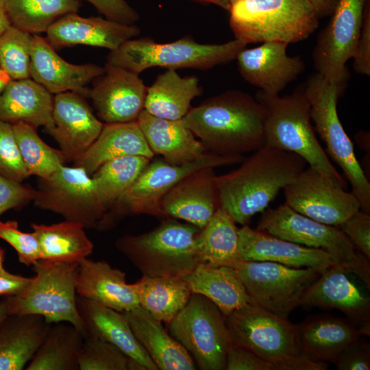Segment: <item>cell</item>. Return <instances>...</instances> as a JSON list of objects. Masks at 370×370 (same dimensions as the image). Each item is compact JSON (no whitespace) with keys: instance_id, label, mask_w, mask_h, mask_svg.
Listing matches in <instances>:
<instances>
[{"instance_id":"obj_22","label":"cell","mask_w":370,"mask_h":370,"mask_svg":"<svg viewBox=\"0 0 370 370\" xmlns=\"http://www.w3.org/2000/svg\"><path fill=\"white\" fill-rule=\"evenodd\" d=\"M46 34V39L55 49L82 45L111 51L138 36L140 29L135 24H125L101 16L83 17L75 12L56 20Z\"/></svg>"},{"instance_id":"obj_30","label":"cell","mask_w":370,"mask_h":370,"mask_svg":"<svg viewBox=\"0 0 370 370\" xmlns=\"http://www.w3.org/2000/svg\"><path fill=\"white\" fill-rule=\"evenodd\" d=\"M130 156L151 160L155 156L137 121L105 123L92 144L73 161V166L82 168L91 175L105 162Z\"/></svg>"},{"instance_id":"obj_10","label":"cell","mask_w":370,"mask_h":370,"mask_svg":"<svg viewBox=\"0 0 370 370\" xmlns=\"http://www.w3.org/2000/svg\"><path fill=\"white\" fill-rule=\"evenodd\" d=\"M79 264L38 260L35 276L20 293L5 297L8 314H36L49 324H72L86 336L77 306L76 275Z\"/></svg>"},{"instance_id":"obj_44","label":"cell","mask_w":370,"mask_h":370,"mask_svg":"<svg viewBox=\"0 0 370 370\" xmlns=\"http://www.w3.org/2000/svg\"><path fill=\"white\" fill-rule=\"evenodd\" d=\"M0 175L22 182L29 174L22 160L12 125L0 120Z\"/></svg>"},{"instance_id":"obj_12","label":"cell","mask_w":370,"mask_h":370,"mask_svg":"<svg viewBox=\"0 0 370 370\" xmlns=\"http://www.w3.org/2000/svg\"><path fill=\"white\" fill-rule=\"evenodd\" d=\"M166 325L168 332L200 369H225L232 339L225 316L208 298L192 293L184 308Z\"/></svg>"},{"instance_id":"obj_48","label":"cell","mask_w":370,"mask_h":370,"mask_svg":"<svg viewBox=\"0 0 370 370\" xmlns=\"http://www.w3.org/2000/svg\"><path fill=\"white\" fill-rule=\"evenodd\" d=\"M225 370H274L273 365L232 341L226 354Z\"/></svg>"},{"instance_id":"obj_56","label":"cell","mask_w":370,"mask_h":370,"mask_svg":"<svg viewBox=\"0 0 370 370\" xmlns=\"http://www.w3.org/2000/svg\"><path fill=\"white\" fill-rule=\"evenodd\" d=\"M11 80L8 74L0 68V97Z\"/></svg>"},{"instance_id":"obj_50","label":"cell","mask_w":370,"mask_h":370,"mask_svg":"<svg viewBox=\"0 0 370 370\" xmlns=\"http://www.w3.org/2000/svg\"><path fill=\"white\" fill-rule=\"evenodd\" d=\"M339 370L370 369V346L359 339L347 346L334 362Z\"/></svg>"},{"instance_id":"obj_34","label":"cell","mask_w":370,"mask_h":370,"mask_svg":"<svg viewBox=\"0 0 370 370\" xmlns=\"http://www.w3.org/2000/svg\"><path fill=\"white\" fill-rule=\"evenodd\" d=\"M202 91L197 77H181L176 70L167 69L147 87L144 110L158 118L182 120Z\"/></svg>"},{"instance_id":"obj_9","label":"cell","mask_w":370,"mask_h":370,"mask_svg":"<svg viewBox=\"0 0 370 370\" xmlns=\"http://www.w3.org/2000/svg\"><path fill=\"white\" fill-rule=\"evenodd\" d=\"M243 160V156H220L207 151L197 160L183 165H173L164 160L150 161L135 182L104 214L96 229L109 230L131 215L148 214L164 219L161 201L183 177L203 168L241 163Z\"/></svg>"},{"instance_id":"obj_14","label":"cell","mask_w":370,"mask_h":370,"mask_svg":"<svg viewBox=\"0 0 370 370\" xmlns=\"http://www.w3.org/2000/svg\"><path fill=\"white\" fill-rule=\"evenodd\" d=\"M32 201L36 207L78 223L85 229H96L106 213L91 175L79 166L64 164L49 177L40 179Z\"/></svg>"},{"instance_id":"obj_33","label":"cell","mask_w":370,"mask_h":370,"mask_svg":"<svg viewBox=\"0 0 370 370\" xmlns=\"http://www.w3.org/2000/svg\"><path fill=\"white\" fill-rule=\"evenodd\" d=\"M183 278L192 293L208 298L225 317L246 305L255 304L233 267L201 262Z\"/></svg>"},{"instance_id":"obj_11","label":"cell","mask_w":370,"mask_h":370,"mask_svg":"<svg viewBox=\"0 0 370 370\" xmlns=\"http://www.w3.org/2000/svg\"><path fill=\"white\" fill-rule=\"evenodd\" d=\"M257 230L280 238L329 253L337 265L357 275L370 288V263L338 227L307 217L286 204L263 211Z\"/></svg>"},{"instance_id":"obj_18","label":"cell","mask_w":370,"mask_h":370,"mask_svg":"<svg viewBox=\"0 0 370 370\" xmlns=\"http://www.w3.org/2000/svg\"><path fill=\"white\" fill-rule=\"evenodd\" d=\"M53 125L45 131L58 143L66 160L75 161L96 140L103 123L84 99L75 92L56 94Z\"/></svg>"},{"instance_id":"obj_55","label":"cell","mask_w":370,"mask_h":370,"mask_svg":"<svg viewBox=\"0 0 370 370\" xmlns=\"http://www.w3.org/2000/svg\"><path fill=\"white\" fill-rule=\"evenodd\" d=\"M12 25L5 12L0 11V36Z\"/></svg>"},{"instance_id":"obj_6","label":"cell","mask_w":370,"mask_h":370,"mask_svg":"<svg viewBox=\"0 0 370 370\" xmlns=\"http://www.w3.org/2000/svg\"><path fill=\"white\" fill-rule=\"evenodd\" d=\"M247 44L234 39L222 44H201L191 36L167 43L143 38L130 39L107 56V63L138 75L151 67L208 70L236 60Z\"/></svg>"},{"instance_id":"obj_41","label":"cell","mask_w":370,"mask_h":370,"mask_svg":"<svg viewBox=\"0 0 370 370\" xmlns=\"http://www.w3.org/2000/svg\"><path fill=\"white\" fill-rule=\"evenodd\" d=\"M12 125L22 160L29 175L47 178L65 164L66 159L62 152L44 142L36 127L24 122Z\"/></svg>"},{"instance_id":"obj_49","label":"cell","mask_w":370,"mask_h":370,"mask_svg":"<svg viewBox=\"0 0 370 370\" xmlns=\"http://www.w3.org/2000/svg\"><path fill=\"white\" fill-rule=\"evenodd\" d=\"M355 72L370 75V0H366L362 27L353 57Z\"/></svg>"},{"instance_id":"obj_42","label":"cell","mask_w":370,"mask_h":370,"mask_svg":"<svg viewBox=\"0 0 370 370\" xmlns=\"http://www.w3.org/2000/svg\"><path fill=\"white\" fill-rule=\"evenodd\" d=\"M32 34L11 25L0 36V68L12 79L30 77Z\"/></svg>"},{"instance_id":"obj_46","label":"cell","mask_w":370,"mask_h":370,"mask_svg":"<svg viewBox=\"0 0 370 370\" xmlns=\"http://www.w3.org/2000/svg\"><path fill=\"white\" fill-rule=\"evenodd\" d=\"M358 252L370 260V215L359 210L339 227Z\"/></svg>"},{"instance_id":"obj_36","label":"cell","mask_w":370,"mask_h":370,"mask_svg":"<svg viewBox=\"0 0 370 370\" xmlns=\"http://www.w3.org/2000/svg\"><path fill=\"white\" fill-rule=\"evenodd\" d=\"M132 286L139 306L166 325L182 310L192 292L183 277L143 275Z\"/></svg>"},{"instance_id":"obj_16","label":"cell","mask_w":370,"mask_h":370,"mask_svg":"<svg viewBox=\"0 0 370 370\" xmlns=\"http://www.w3.org/2000/svg\"><path fill=\"white\" fill-rule=\"evenodd\" d=\"M285 203L295 211L317 222L339 227L360 209L351 192L307 165L284 188Z\"/></svg>"},{"instance_id":"obj_53","label":"cell","mask_w":370,"mask_h":370,"mask_svg":"<svg viewBox=\"0 0 370 370\" xmlns=\"http://www.w3.org/2000/svg\"><path fill=\"white\" fill-rule=\"evenodd\" d=\"M314 8L318 17L330 16L338 0H308Z\"/></svg>"},{"instance_id":"obj_23","label":"cell","mask_w":370,"mask_h":370,"mask_svg":"<svg viewBox=\"0 0 370 370\" xmlns=\"http://www.w3.org/2000/svg\"><path fill=\"white\" fill-rule=\"evenodd\" d=\"M29 72L30 78L51 94L72 91L88 97L87 85L104 73V67L71 64L56 52L46 38L34 35Z\"/></svg>"},{"instance_id":"obj_39","label":"cell","mask_w":370,"mask_h":370,"mask_svg":"<svg viewBox=\"0 0 370 370\" xmlns=\"http://www.w3.org/2000/svg\"><path fill=\"white\" fill-rule=\"evenodd\" d=\"M81 0H6L12 25L30 34L46 32L60 17L77 12Z\"/></svg>"},{"instance_id":"obj_51","label":"cell","mask_w":370,"mask_h":370,"mask_svg":"<svg viewBox=\"0 0 370 370\" xmlns=\"http://www.w3.org/2000/svg\"><path fill=\"white\" fill-rule=\"evenodd\" d=\"M105 18L132 25L139 19L138 12L125 0H85Z\"/></svg>"},{"instance_id":"obj_24","label":"cell","mask_w":370,"mask_h":370,"mask_svg":"<svg viewBox=\"0 0 370 370\" xmlns=\"http://www.w3.org/2000/svg\"><path fill=\"white\" fill-rule=\"evenodd\" d=\"M238 248L243 260L269 261L294 268H312L321 273L336 264L323 249L288 241L248 225L238 230Z\"/></svg>"},{"instance_id":"obj_20","label":"cell","mask_w":370,"mask_h":370,"mask_svg":"<svg viewBox=\"0 0 370 370\" xmlns=\"http://www.w3.org/2000/svg\"><path fill=\"white\" fill-rule=\"evenodd\" d=\"M347 273L337 264L325 269L307 288L301 306L338 309L361 335L369 336L370 299L358 289Z\"/></svg>"},{"instance_id":"obj_3","label":"cell","mask_w":370,"mask_h":370,"mask_svg":"<svg viewBox=\"0 0 370 370\" xmlns=\"http://www.w3.org/2000/svg\"><path fill=\"white\" fill-rule=\"evenodd\" d=\"M255 98L266 113L264 145L298 155L308 166L346 188L345 179L333 166L316 136L303 84L290 95L280 97L259 90Z\"/></svg>"},{"instance_id":"obj_26","label":"cell","mask_w":370,"mask_h":370,"mask_svg":"<svg viewBox=\"0 0 370 370\" xmlns=\"http://www.w3.org/2000/svg\"><path fill=\"white\" fill-rule=\"evenodd\" d=\"M77 295L121 312L139 306L126 274L103 260L85 258L79 263L76 275Z\"/></svg>"},{"instance_id":"obj_7","label":"cell","mask_w":370,"mask_h":370,"mask_svg":"<svg viewBox=\"0 0 370 370\" xmlns=\"http://www.w3.org/2000/svg\"><path fill=\"white\" fill-rule=\"evenodd\" d=\"M200 230L166 218L149 232L119 238L115 247L143 275L184 277L199 264L195 239Z\"/></svg>"},{"instance_id":"obj_27","label":"cell","mask_w":370,"mask_h":370,"mask_svg":"<svg viewBox=\"0 0 370 370\" xmlns=\"http://www.w3.org/2000/svg\"><path fill=\"white\" fill-rule=\"evenodd\" d=\"M136 121L151 151L169 164H186L207 152L182 120L158 118L144 110Z\"/></svg>"},{"instance_id":"obj_28","label":"cell","mask_w":370,"mask_h":370,"mask_svg":"<svg viewBox=\"0 0 370 370\" xmlns=\"http://www.w3.org/2000/svg\"><path fill=\"white\" fill-rule=\"evenodd\" d=\"M135 336L158 369L195 370L188 352L166 330L160 321L140 306L123 312Z\"/></svg>"},{"instance_id":"obj_13","label":"cell","mask_w":370,"mask_h":370,"mask_svg":"<svg viewBox=\"0 0 370 370\" xmlns=\"http://www.w3.org/2000/svg\"><path fill=\"white\" fill-rule=\"evenodd\" d=\"M234 269L256 305L285 319L301 306L306 290L321 274L269 261L243 260Z\"/></svg>"},{"instance_id":"obj_32","label":"cell","mask_w":370,"mask_h":370,"mask_svg":"<svg viewBox=\"0 0 370 370\" xmlns=\"http://www.w3.org/2000/svg\"><path fill=\"white\" fill-rule=\"evenodd\" d=\"M53 106L52 94L32 78L12 79L0 97V120L47 130L53 125Z\"/></svg>"},{"instance_id":"obj_47","label":"cell","mask_w":370,"mask_h":370,"mask_svg":"<svg viewBox=\"0 0 370 370\" xmlns=\"http://www.w3.org/2000/svg\"><path fill=\"white\" fill-rule=\"evenodd\" d=\"M34 195L35 189L0 175V216L32 201Z\"/></svg>"},{"instance_id":"obj_31","label":"cell","mask_w":370,"mask_h":370,"mask_svg":"<svg viewBox=\"0 0 370 370\" xmlns=\"http://www.w3.org/2000/svg\"><path fill=\"white\" fill-rule=\"evenodd\" d=\"M51 325L36 314H8L0 325V370L25 369Z\"/></svg>"},{"instance_id":"obj_40","label":"cell","mask_w":370,"mask_h":370,"mask_svg":"<svg viewBox=\"0 0 370 370\" xmlns=\"http://www.w3.org/2000/svg\"><path fill=\"white\" fill-rule=\"evenodd\" d=\"M150 161L144 156H123L105 162L91 175L98 199L106 212Z\"/></svg>"},{"instance_id":"obj_45","label":"cell","mask_w":370,"mask_h":370,"mask_svg":"<svg viewBox=\"0 0 370 370\" xmlns=\"http://www.w3.org/2000/svg\"><path fill=\"white\" fill-rule=\"evenodd\" d=\"M0 238L16 251L20 263L29 267L40 260L39 244L35 233L21 231L16 221L0 220Z\"/></svg>"},{"instance_id":"obj_38","label":"cell","mask_w":370,"mask_h":370,"mask_svg":"<svg viewBox=\"0 0 370 370\" xmlns=\"http://www.w3.org/2000/svg\"><path fill=\"white\" fill-rule=\"evenodd\" d=\"M85 335L72 324H51L26 370H79L78 357Z\"/></svg>"},{"instance_id":"obj_57","label":"cell","mask_w":370,"mask_h":370,"mask_svg":"<svg viewBox=\"0 0 370 370\" xmlns=\"http://www.w3.org/2000/svg\"><path fill=\"white\" fill-rule=\"evenodd\" d=\"M8 315L7 304L5 297L0 300V325Z\"/></svg>"},{"instance_id":"obj_2","label":"cell","mask_w":370,"mask_h":370,"mask_svg":"<svg viewBox=\"0 0 370 370\" xmlns=\"http://www.w3.org/2000/svg\"><path fill=\"white\" fill-rule=\"evenodd\" d=\"M241 163L236 170L216 175L215 183L221 206L242 225L265 210L308 165L294 153L266 145Z\"/></svg>"},{"instance_id":"obj_1","label":"cell","mask_w":370,"mask_h":370,"mask_svg":"<svg viewBox=\"0 0 370 370\" xmlns=\"http://www.w3.org/2000/svg\"><path fill=\"white\" fill-rule=\"evenodd\" d=\"M265 121L255 97L238 90L206 99L182 119L207 151L225 156H243L264 147Z\"/></svg>"},{"instance_id":"obj_52","label":"cell","mask_w":370,"mask_h":370,"mask_svg":"<svg viewBox=\"0 0 370 370\" xmlns=\"http://www.w3.org/2000/svg\"><path fill=\"white\" fill-rule=\"evenodd\" d=\"M32 278L13 274L8 271L0 273V296H12L20 293L31 282Z\"/></svg>"},{"instance_id":"obj_35","label":"cell","mask_w":370,"mask_h":370,"mask_svg":"<svg viewBox=\"0 0 370 370\" xmlns=\"http://www.w3.org/2000/svg\"><path fill=\"white\" fill-rule=\"evenodd\" d=\"M40 248V259L48 262L79 264L93 251L85 227L65 220L51 225L32 223Z\"/></svg>"},{"instance_id":"obj_43","label":"cell","mask_w":370,"mask_h":370,"mask_svg":"<svg viewBox=\"0 0 370 370\" xmlns=\"http://www.w3.org/2000/svg\"><path fill=\"white\" fill-rule=\"evenodd\" d=\"M79 370H140L116 346L86 336L78 357Z\"/></svg>"},{"instance_id":"obj_59","label":"cell","mask_w":370,"mask_h":370,"mask_svg":"<svg viewBox=\"0 0 370 370\" xmlns=\"http://www.w3.org/2000/svg\"><path fill=\"white\" fill-rule=\"evenodd\" d=\"M6 0H0V11L5 12Z\"/></svg>"},{"instance_id":"obj_4","label":"cell","mask_w":370,"mask_h":370,"mask_svg":"<svg viewBox=\"0 0 370 370\" xmlns=\"http://www.w3.org/2000/svg\"><path fill=\"white\" fill-rule=\"evenodd\" d=\"M233 342L271 362L274 370H325L326 362L309 358L302 351L297 325L255 304L225 317Z\"/></svg>"},{"instance_id":"obj_58","label":"cell","mask_w":370,"mask_h":370,"mask_svg":"<svg viewBox=\"0 0 370 370\" xmlns=\"http://www.w3.org/2000/svg\"><path fill=\"white\" fill-rule=\"evenodd\" d=\"M5 258V250L0 247V273H4L8 271L3 267V262Z\"/></svg>"},{"instance_id":"obj_54","label":"cell","mask_w":370,"mask_h":370,"mask_svg":"<svg viewBox=\"0 0 370 370\" xmlns=\"http://www.w3.org/2000/svg\"><path fill=\"white\" fill-rule=\"evenodd\" d=\"M194 2L201 4H213L228 11L230 7V0H191Z\"/></svg>"},{"instance_id":"obj_8","label":"cell","mask_w":370,"mask_h":370,"mask_svg":"<svg viewBox=\"0 0 370 370\" xmlns=\"http://www.w3.org/2000/svg\"><path fill=\"white\" fill-rule=\"evenodd\" d=\"M303 85L310 103L311 121L326 145L328 156L338 165L351 184L360 210L369 213L370 184L337 112L338 99L345 90L317 72L310 75Z\"/></svg>"},{"instance_id":"obj_15","label":"cell","mask_w":370,"mask_h":370,"mask_svg":"<svg viewBox=\"0 0 370 370\" xmlns=\"http://www.w3.org/2000/svg\"><path fill=\"white\" fill-rule=\"evenodd\" d=\"M366 0H338L328 25L319 33L312 58L317 73L345 90L360 35Z\"/></svg>"},{"instance_id":"obj_37","label":"cell","mask_w":370,"mask_h":370,"mask_svg":"<svg viewBox=\"0 0 370 370\" xmlns=\"http://www.w3.org/2000/svg\"><path fill=\"white\" fill-rule=\"evenodd\" d=\"M238 228L221 206L195 239L199 263L236 268L243 260L238 248Z\"/></svg>"},{"instance_id":"obj_5","label":"cell","mask_w":370,"mask_h":370,"mask_svg":"<svg viewBox=\"0 0 370 370\" xmlns=\"http://www.w3.org/2000/svg\"><path fill=\"white\" fill-rule=\"evenodd\" d=\"M230 27L246 44H288L308 38L319 26L308 0H230Z\"/></svg>"},{"instance_id":"obj_29","label":"cell","mask_w":370,"mask_h":370,"mask_svg":"<svg viewBox=\"0 0 370 370\" xmlns=\"http://www.w3.org/2000/svg\"><path fill=\"white\" fill-rule=\"evenodd\" d=\"M297 328L303 352L317 362L334 363L343 349L361 336L347 319L331 314L308 317Z\"/></svg>"},{"instance_id":"obj_17","label":"cell","mask_w":370,"mask_h":370,"mask_svg":"<svg viewBox=\"0 0 370 370\" xmlns=\"http://www.w3.org/2000/svg\"><path fill=\"white\" fill-rule=\"evenodd\" d=\"M92 84L88 97L102 122L136 121L144 110L147 87L139 75L106 62L104 73Z\"/></svg>"},{"instance_id":"obj_19","label":"cell","mask_w":370,"mask_h":370,"mask_svg":"<svg viewBox=\"0 0 370 370\" xmlns=\"http://www.w3.org/2000/svg\"><path fill=\"white\" fill-rule=\"evenodd\" d=\"M288 44L279 41L263 42L259 47L242 49L237 55L238 70L249 84L271 95H279L305 70L299 56L286 53Z\"/></svg>"},{"instance_id":"obj_21","label":"cell","mask_w":370,"mask_h":370,"mask_svg":"<svg viewBox=\"0 0 370 370\" xmlns=\"http://www.w3.org/2000/svg\"><path fill=\"white\" fill-rule=\"evenodd\" d=\"M214 169L195 171L169 190L160 204L164 217L182 219L203 229L221 206Z\"/></svg>"},{"instance_id":"obj_25","label":"cell","mask_w":370,"mask_h":370,"mask_svg":"<svg viewBox=\"0 0 370 370\" xmlns=\"http://www.w3.org/2000/svg\"><path fill=\"white\" fill-rule=\"evenodd\" d=\"M79 314L91 336L119 349L140 370H158L135 336L123 312L77 295Z\"/></svg>"}]
</instances>
